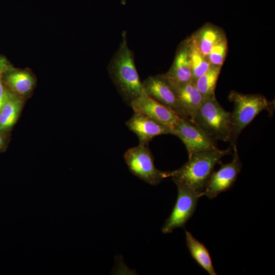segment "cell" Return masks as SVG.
Here are the masks:
<instances>
[{"mask_svg":"<svg viewBox=\"0 0 275 275\" xmlns=\"http://www.w3.org/2000/svg\"><path fill=\"white\" fill-rule=\"evenodd\" d=\"M108 71L114 85L128 105L147 95L136 68L133 52L128 46L125 31L122 33L118 49L109 62Z\"/></svg>","mask_w":275,"mask_h":275,"instance_id":"cell-1","label":"cell"},{"mask_svg":"<svg viewBox=\"0 0 275 275\" xmlns=\"http://www.w3.org/2000/svg\"><path fill=\"white\" fill-rule=\"evenodd\" d=\"M231 148H218L196 152L188 161L177 170L169 171V177L181 182L197 192L202 193L215 166L224 156L231 153Z\"/></svg>","mask_w":275,"mask_h":275,"instance_id":"cell-2","label":"cell"},{"mask_svg":"<svg viewBox=\"0 0 275 275\" xmlns=\"http://www.w3.org/2000/svg\"><path fill=\"white\" fill-rule=\"evenodd\" d=\"M228 99L234 103V109L230 113L231 133L229 142L232 148L237 147L238 138L242 131L261 112L266 111L272 114L274 101H269L259 94H244L231 91Z\"/></svg>","mask_w":275,"mask_h":275,"instance_id":"cell-3","label":"cell"},{"mask_svg":"<svg viewBox=\"0 0 275 275\" xmlns=\"http://www.w3.org/2000/svg\"><path fill=\"white\" fill-rule=\"evenodd\" d=\"M230 117L214 95L204 99L191 121L213 140L229 142Z\"/></svg>","mask_w":275,"mask_h":275,"instance_id":"cell-4","label":"cell"},{"mask_svg":"<svg viewBox=\"0 0 275 275\" xmlns=\"http://www.w3.org/2000/svg\"><path fill=\"white\" fill-rule=\"evenodd\" d=\"M124 158L130 172L151 185L159 184L169 178V171H161L154 165L152 153L148 146L139 145L129 149Z\"/></svg>","mask_w":275,"mask_h":275,"instance_id":"cell-5","label":"cell"},{"mask_svg":"<svg viewBox=\"0 0 275 275\" xmlns=\"http://www.w3.org/2000/svg\"><path fill=\"white\" fill-rule=\"evenodd\" d=\"M174 182L177 187L178 196L172 212L162 228V232L164 234L172 233L178 228H184L186 222L196 209L198 199L202 196L181 182Z\"/></svg>","mask_w":275,"mask_h":275,"instance_id":"cell-6","label":"cell"},{"mask_svg":"<svg viewBox=\"0 0 275 275\" xmlns=\"http://www.w3.org/2000/svg\"><path fill=\"white\" fill-rule=\"evenodd\" d=\"M173 135L179 138L184 144L188 158L196 152L217 148L216 141L189 119L179 118L173 127Z\"/></svg>","mask_w":275,"mask_h":275,"instance_id":"cell-7","label":"cell"},{"mask_svg":"<svg viewBox=\"0 0 275 275\" xmlns=\"http://www.w3.org/2000/svg\"><path fill=\"white\" fill-rule=\"evenodd\" d=\"M232 160L228 163H221V168L211 174L202 196L213 199L219 194L229 189L236 181L241 172L242 162L237 147L233 149Z\"/></svg>","mask_w":275,"mask_h":275,"instance_id":"cell-8","label":"cell"},{"mask_svg":"<svg viewBox=\"0 0 275 275\" xmlns=\"http://www.w3.org/2000/svg\"><path fill=\"white\" fill-rule=\"evenodd\" d=\"M142 84L147 95L173 109L180 118L188 119L174 87L164 74L150 76Z\"/></svg>","mask_w":275,"mask_h":275,"instance_id":"cell-9","label":"cell"},{"mask_svg":"<svg viewBox=\"0 0 275 275\" xmlns=\"http://www.w3.org/2000/svg\"><path fill=\"white\" fill-rule=\"evenodd\" d=\"M126 125L136 135L139 140V145L143 146H148L149 142L156 136L173 134L172 127L136 112H134L126 122Z\"/></svg>","mask_w":275,"mask_h":275,"instance_id":"cell-10","label":"cell"},{"mask_svg":"<svg viewBox=\"0 0 275 275\" xmlns=\"http://www.w3.org/2000/svg\"><path fill=\"white\" fill-rule=\"evenodd\" d=\"M130 106L134 112L143 114L172 128L180 118L173 109L147 95L136 98Z\"/></svg>","mask_w":275,"mask_h":275,"instance_id":"cell-11","label":"cell"},{"mask_svg":"<svg viewBox=\"0 0 275 275\" xmlns=\"http://www.w3.org/2000/svg\"><path fill=\"white\" fill-rule=\"evenodd\" d=\"M164 74L173 85L183 84L193 80L188 38L179 45L173 64Z\"/></svg>","mask_w":275,"mask_h":275,"instance_id":"cell-12","label":"cell"},{"mask_svg":"<svg viewBox=\"0 0 275 275\" xmlns=\"http://www.w3.org/2000/svg\"><path fill=\"white\" fill-rule=\"evenodd\" d=\"M172 85L182 107L188 119L191 121L204 100L202 95L193 80L183 84Z\"/></svg>","mask_w":275,"mask_h":275,"instance_id":"cell-13","label":"cell"},{"mask_svg":"<svg viewBox=\"0 0 275 275\" xmlns=\"http://www.w3.org/2000/svg\"><path fill=\"white\" fill-rule=\"evenodd\" d=\"M190 36L199 50L206 57L217 43L226 38L223 29L210 23H206Z\"/></svg>","mask_w":275,"mask_h":275,"instance_id":"cell-14","label":"cell"},{"mask_svg":"<svg viewBox=\"0 0 275 275\" xmlns=\"http://www.w3.org/2000/svg\"><path fill=\"white\" fill-rule=\"evenodd\" d=\"M187 246L191 257L210 275H216L211 256L206 247L188 231L185 230Z\"/></svg>","mask_w":275,"mask_h":275,"instance_id":"cell-15","label":"cell"},{"mask_svg":"<svg viewBox=\"0 0 275 275\" xmlns=\"http://www.w3.org/2000/svg\"><path fill=\"white\" fill-rule=\"evenodd\" d=\"M22 101L9 91L8 97L0 109V131H5L16 122L22 107Z\"/></svg>","mask_w":275,"mask_h":275,"instance_id":"cell-16","label":"cell"},{"mask_svg":"<svg viewBox=\"0 0 275 275\" xmlns=\"http://www.w3.org/2000/svg\"><path fill=\"white\" fill-rule=\"evenodd\" d=\"M221 68L211 65L207 71L193 80L204 99L215 95V90Z\"/></svg>","mask_w":275,"mask_h":275,"instance_id":"cell-17","label":"cell"},{"mask_svg":"<svg viewBox=\"0 0 275 275\" xmlns=\"http://www.w3.org/2000/svg\"><path fill=\"white\" fill-rule=\"evenodd\" d=\"M188 51L193 73V80L204 74L210 68V64L206 56L198 48L191 36L188 37Z\"/></svg>","mask_w":275,"mask_h":275,"instance_id":"cell-18","label":"cell"},{"mask_svg":"<svg viewBox=\"0 0 275 275\" xmlns=\"http://www.w3.org/2000/svg\"><path fill=\"white\" fill-rule=\"evenodd\" d=\"M7 81L18 94L25 95L29 93L34 85V79L28 72L16 71L7 76Z\"/></svg>","mask_w":275,"mask_h":275,"instance_id":"cell-19","label":"cell"},{"mask_svg":"<svg viewBox=\"0 0 275 275\" xmlns=\"http://www.w3.org/2000/svg\"><path fill=\"white\" fill-rule=\"evenodd\" d=\"M228 50L227 38L217 43L207 56L211 65L222 67L225 62Z\"/></svg>","mask_w":275,"mask_h":275,"instance_id":"cell-20","label":"cell"},{"mask_svg":"<svg viewBox=\"0 0 275 275\" xmlns=\"http://www.w3.org/2000/svg\"><path fill=\"white\" fill-rule=\"evenodd\" d=\"M9 92V91L4 87L0 78V109L6 101Z\"/></svg>","mask_w":275,"mask_h":275,"instance_id":"cell-21","label":"cell"},{"mask_svg":"<svg viewBox=\"0 0 275 275\" xmlns=\"http://www.w3.org/2000/svg\"><path fill=\"white\" fill-rule=\"evenodd\" d=\"M6 66V63L4 59L0 58V74L4 71Z\"/></svg>","mask_w":275,"mask_h":275,"instance_id":"cell-22","label":"cell"},{"mask_svg":"<svg viewBox=\"0 0 275 275\" xmlns=\"http://www.w3.org/2000/svg\"><path fill=\"white\" fill-rule=\"evenodd\" d=\"M4 144H5V139L4 136H3L2 135H0V150L4 146Z\"/></svg>","mask_w":275,"mask_h":275,"instance_id":"cell-23","label":"cell"},{"mask_svg":"<svg viewBox=\"0 0 275 275\" xmlns=\"http://www.w3.org/2000/svg\"><path fill=\"white\" fill-rule=\"evenodd\" d=\"M121 3L122 5H125L126 4V0H121Z\"/></svg>","mask_w":275,"mask_h":275,"instance_id":"cell-24","label":"cell"}]
</instances>
